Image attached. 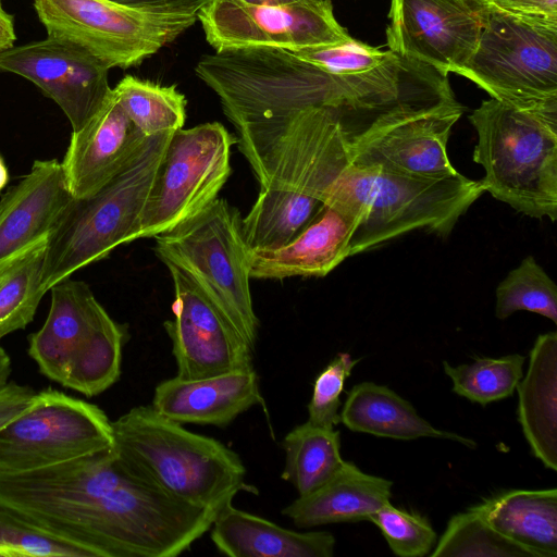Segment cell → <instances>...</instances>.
Segmentation results:
<instances>
[{"label":"cell","mask_w":557,"mask_h":557,"mask_svg":"<svg viewBox=\"0 0 557 557\" xmlns=\"http://www.w3.org/2000/svg\"><path fill=\"white\" fill-rule=\"evenodd\" d=\"M485 191L531 218H557V113L520 110L496 99L469 115Z\"/></svg>","instance_id":"8992f818"},{"label":"cell","mask_w":557,"mask_h":557,"mask_svg":"<svg viewBox=\"0 0 557 557\" xmlns=\"http://www.w3.org/2000/svg\"><path fill=\"white\" fill-rule=\"evenodd\" d=\"M386 45L443 74L458 73L478 47L483 0H391Z\"/></svg>","instance_id":"9a60e30c"},{"label":"cell","mask_w":557,"mask_h":557,"mask_svg":"<svg viewBox=\"0 0 557 557\" xmlns=\"http://www.w3.org/2000/svg\"><path fill=\"white\" fill-rule=\"evenodd\" d=\"M525 357L510 354L475 358L471 363L451 366L443 361L453 392L481 406L510 397L523 375Z\"/></svg>","instance_id":"4dcf8cb0"},{"label":"cell","mask_w":557,"mask_h":557,"mask_svg":"<svg viewBox=\"0 0 557 557\" xmlns=\"http://www.w3.org/2000/svg\"><path fill=\"white\" fill-rule=\"evenodd\" d=\"M350 158L338 114L310 107L294 115L263 165L260 191L243 218L251 249L286 244L311 219Z\"/></svg>","instance_id":"3957f363"},{"label":"cell","mask_w":557,"mask_h":557,"mask_svg":"<svg viewBox=\"0 0 557 557\" xmlns=\"http://www.w3.org/2000/svg\"><path fill=\"white\" fill-rule=\"evenodd\" d=\"M0 5H2V0H0Z\"/></svg>","instance_id":"f6af8a7d"},{"label":"cell","mask_w":557,"mask_h":557,"mask_svg":"<svg viewBox=\"0 0 557 557\" xmlns=\"http://www.w3.org/2000/svg\"><path fill=\"white\" fill-rule=\"evenodd\" d=\"M0 557H90L0 506Z\"/></svg>","instance_id":"e575fe53"},{"label":"cell","mask_w":557,"mask_h":557,"mask_svg":"<svg viewBox=\"0 0 557 557\" xmlns=\"http://www.w3.org/2000/svg\"><path fill=\"white\" fill-rule=\"evenodd\" d=\"M248 2L252 3H261V4H285V3H293L298 1H306V0H246ZM323 1V0H319Z\"/></svg>","instance_id":"ee69618b"},{"label":"cell","mask_w":557,"mask_h":557,"mask_svg":"<svg viewBox=\"0 0 557 557\" xmlns=\"http://www.w3.org/2000/svg\"><path fill=\"white\" fill-rule=\"evenodd\" d=\"M517 16L557 24V0H488Z\"/></svg>","instance_id":"74e56055"},{"label":"cell","mask_w":557,"mask_h":557,"mask_svg":"<svg viewBox=\"0 0 557 557\" xmlns=\"http://www.w3.org/2000/svg\"><path fill=\"white\" fill-rule=\"evenodd\" d=\"M339 417L341 423L350 431L377 437L405 441L432 437L455 441L470 448L476 446L469 437L435 428L408 400L374 382L354 385L347 393Z\"/></svg>","instance_id":"484cf974"},{"label":"cell","mask_w":557,"mask_h":557,"mask_svg":"<svg viewBox=\"0 0 557 557\" xmlns=\"http://www.w3.org/2000/svg\"><path fill=\"white\" fill-rule=\"evenodd\" d=\"M36 392L27 385L9 382L0 388V428L22 412Z\"/></svg>","instance_id":"f35d334b"},{"label":"cell","mask_w":557,"mask_h":557,"mask_svg":"<svg viewBox=\"0 0 557 557\" xmlns=\"http://www.w3.org/2000/svg\"><path fill=\"white\" fill-rule=\"evenodd\" d=\"M195 72L218 96L259 184L268 153L298 112L331 108L349 125L373 114L383 96L371 73L332 74L277 47L215 51L203 55Z\"/></svg>","instance_id":"7a4b0ae2"},{"label":"cell","mask_w":557,"mask_h":557,"mask_svg":"<svg viewBox=\"0 0 557 557\" xmlns=\"http://www.w3.org/2000/svg\"><path fill=\"white\" fill-rule=\"evenodd\" d=\"M393 482L363 472L351 461L313 491L299 495L282 513L301 529L368 520L389 502Z\"/></svg>","instance_id":"cb8c5ba5"},{"label":"cell","mask_w":557,"mask_h":557,"mask_svg":"<svg viewBox=\"0 0 557 557\" xmlns=\"http://www.w3.org/2000/svg\"><path fill=\"white\" fill-rule=\"evenodd\" d=\"M431 557H534L497 532L475 506L453 516Z\"/></svg>","instance_id":"1f68e13d"},{"label":"cell","mask_w":557,"mask_h":557,"mask_svg":"<svg viewBox=\"0 0 557 557\" xmlns=\"http://www.w3.org/2000/svg\"><path fill=\"white\" fill-rule=\"evenodd\" d=\"M0 506L90 557H148L173 517L171 499L128 470L113 449L0 472Z\"/></svg>","instance_id":"6da1fadb"},{"label":"cell","mask_w":557,"mask_h":557,"mask_svg":"<svg viewBox=\"0 0 557 557\" xmlns=\"http://www.w3.org/2000/svg\"><path fill=\"white\" fill-rule=\"evenodd\" d=\"M517 417L533 456L557 471V333L536 337L519 381Z\"/></svg>","instance_id":"d4e9b609"},{"label":"cell","mask_w":557,"mask_h":557,"mask_svg":"<svg viewBox=\"0 0 557 557\" xmlns=\"http://www.w3.org/2000/svg\"><path fill=\"white\" fill-rule=\"evenodd\" d=\"M359 361L348 352H338L317 375L308 404L307 421L329 429H335L341 423V395L346 380Z\"/></svg>","instance_id":"8d00e7d4"},{"label":"cell","mask_w":557,"mask_h":557,"mask_svg":"<svg viewBox=\"0 0 557 557\" xmlns=\"http://www.w3.org/2000/svg\"><path fill=\"white\" fill-rule=\"evenodd\" d=\"M502 535L534 557H557V490L504 491L475 505Z\"/></svg>","instance_id":"4316f807"},{"label":"cell","mask_w":557,"mask_h":557,"mask_svg":"<svg viewBox=\"0 0 557 557\" xmlns=\"http://www.w3.org/2000/svg\"><path fill=\"white\" fill-rule=\"evenodd\" d=\"M42 326L28 336V355L41 374L87 397L121 375L127 325L114 321L81 281L54 284Z\"/></svg>","instance_id":"ba28073f"},{"label":"cell","mask_w":557,"mask_h":557,"mask_svg":"<svg viewBox=\"0 0 557 557\" xmlns=\"http://www.w3.org/2000/svg\"><path fill=\"white\" fill-rule=\"evenodd\" d=\"M483 2L478 47L458 75L510 107L557 113V24Z\"/></svg>","instance_id":"30bf717a"},{"label":"cell","mask_w":557,"mask_h":557,"mask_svg":"<svg viewBox=\"0 0 557 557\" xmlns=\"http://www.w3.org/2000/svg\"><path fill=\"white\" fill-rule=\"evenodd\" d=\"M174 132L147 137L129 162L92 196L73 198L46 242L42 286L57 283L135 240L139 216Z\"/></svg>","instance_id":"52a82bcc"},{"label":"cell","mask_w":557,"mask_h":557,"mask_svg":"<svg viewBox=\"0 0 557 557\" xmlns=\"http://www.w3.org/2000/svg\"><path fill=\"white\" fill-rule=\"evenodd\" d=\"M11 374V359L9 355L0 347V388L9 383Z\"/></svg>","instance_id":"b9f144b4"},{"label":"cell","mask_w":557,"mask_h":557,"mask_svg":"<svg viewBox=\"0 0 557 557\" xmlns=\"http://www.w3.org/2000/svg\"><path fill=\"white\" fill-rule=\"evenodd\" d=\"M212 543L231 557H332L335 537L327 531L299 532L225 505L210 528Z\"/></svg>","instance_id":"603a6c76"},{"label":"cell","mask_w":557,"mask_h":557,"mask_svg":"<svg viewBox=\"0 0 557 557\" xmlns=\"http://www.w3.org/2000/svg\"><path fill=\"white\" fill-rule=\"evenodd\" d=\"M15 40L16 35L13 16L0 5V53L12 48Z\"/></svg>","instance_id":"60d3db41"},{"label":"cell","mask_w":557,"mask_h":557,"mask_svg":"<svg viewBox=\"0 0 557 557\" xmlns=\"http://www.w3.org/2000/svg\"><path fill=\"white\" fill-rule=\"evenodd\" d=\"M354 221L321 205L311 219L286 244L273 249H252L250 277H322L350 256Z\"/></svg>","instance_id":"7402d4cb"},{"label":"cell","mask_w":557,"mask_h":557,"mask_svg":"<svg viewBox=\"0 0 557 557\" xmlns=\"http://www.w3.org/2000/svg\"><path fill=\"white\" fill-rule=\"evenodd\" d=\"M285 466L282 479L305 495L329 480L345 461L341 455L339 431L306 421L282 441Z\"/></svg>","instance_id":"83f0119b"},{"label":"cell","mask_w":557,"mask_h":557,"mask_svg":"<svg viewBox=\"0 0 557 557\" xmlns=\"http://www.w3.org/2000/svg\"><path fill=\"white\" fill-rule=\"evenodd\" d=\"M154 239L158 258L186 270L253 351L259 320L249 285L252 249L237 208L218 197Z\"/></svg>","instance_id":"9c48e42d"},{"label":"cell","mask_w":557,"mask_h":557,"mask_svg":"<svg viewBox=\"0 0 557 557\" xmlns=\"http://www.w3.org/2000/svg\"><path fill=\"white\" fill-rule=\"evenodd\" d=\"M113 91L128 119L145 137L183 128L187 101L175 86L126 75Z\"/></svg>","instance_id":"f546056e"},{"label":"cell","mask_w":557,"mask_h":557,"mask_svg":"<svg viewBox=\"0 0 557 557\" xmlns=\"http://www.w3.org/2000/svg\"><path fill=\"white\" fill-rule=\"evenodd\" d=\"M529 311L557 324V286L534 257H525L496 288L495 315L507 319Z\"/></svg>","instance_id":"d6a6232c"},{"label":"cell","mask_w":557,"mask_h":557,"mask_svg":"<svg viewBox=\"0 0 557 557\" xmlns=\"http://www.w3.org/2000/svg\"><path fill=\"white\" fill-rule=\"evenodd\" d=\"M289 51L299 59L337 75L369 72L384 64L394 54L391 50H381L352 37L343 42Z\"/></svg>","instance_id":"d590c367"},{"label":"cell","mask_w":557,"mask_h":557,"mask_svg":"<svg viewBox=\"0 0 557 557\" xmlns=\"http://www.w3.org/2000/svg\"><path fill=\"white\" fill-rule=\"evenodd\" d=\"M368 521L379 528L391 550L400 557L430 555L437 540L425 517L397 508L389 502L372 513Z\"/></svg>","instance_id":"836d02e7"},{"label":"cell","mask_w":557,"mask_h":557,"mask_svg":"<svg viewBox=\"0 0 557 557\" xmlns=\"http://www.w3.org/2000/svg\"><path fill=\"white\" fill-rule=\"evenodd\" d=\"M484 191L481 181L460 173L441 180L418 178L349 158L322 205L354 221V256L419 228L446 237Z\"/></svg>","instance_id":"5b68a950"},{"label":"cell","mask_w":557,"mask_h":557,"mask_svg":"<svg viewBox=\"0 0 557 557\" xmlns=\"http://www.w3.org/2000/svg\"><path fill=\"white\" fill-rule=\"evenodd\" d=\"M109 70L82 47L49 36L0 53V71L36 85L63 111L72 132L81 129L110 96Z\"/></svg>","instance_id":"e0dca14e"},{"label":"cell","mask_w":557,"mask_h":557,"mask_svg":"<svg viewBox=\"0 0 557 557\" xmlns=\"http://www.w3.org/2000/svg\"><path fill=\"white\" fill-rule=\"evenodd\" d=\"M113 451L132 472L169 496L216 515L246 483L240 457L222 442L183 428L151 406L112 421Z\"/></svg>","instance_id":"277c9868"},{"label":"cell","mask_w":557,"mask_h":557,"mask_svg":"<svg viewBox=\"0 0 557 557\" xmlns=\"http://www.w3.org/2000/svg\"><path fill=\"white\" fill-rule=\"evenodd\" d=\"M72 199L61 162L35 160L0 198V264L46 239Z\"/></svg>","instance_id":"ffe728a7"},{"label":"cell","mask_w":557,"mask_h":557,"mask_svg":"<svg viewBox=\"0 0 557 557\" xmlns=\"http://www.w3.org/2000/svg\"><path fill=\"white\" fill-rule=\"evenodd\" d=\"M112 421L97 405L48 387L0 428V472L37 470L113 449Z\"/></svg>","instance_id":"4fadbf2b"},{"label":"cell","mask_w":557,"mask_h":557,"mask_svg":"<svg viewBox=\"0 0 557 557\" xmlns=\"http://www.w3.org/2000/svg\"><path fill=\"white\" fill-rule=\"evenodd\" d=\"M174 286V319L163 324L181 379L251 368L252 350L184 269L163 262Z\"/></svg>","instance_id":"2e32d148"},{"label":"cell","mask_w":557,"mask_h":557,"mask_svg":"<svg viewBox=\"0 0 557 557\" xmlns=\"http://www.w3.org/2000/svg\"><path fill=\"white\" fill-rule=\"evenodd\" d=\"M465 109L418 116L349 149L359 164L418 178L441 180L458 174L447 156L453 126Z\"/></svg>","instance_id":"d6986e66"},{"label":"cell","mask_w":557,"mask_h":557,"mask_svg":"<svg viewBox=\"0 0 557 557\" xmlns=\"http://www.w3.org/2000/svg\"><path fill=\"white\" fill-rule=\"evenodd\" d=\"M256 405H264L253 367L202 379L160 382L151 407L177 423L224 428Z\"/></svg>","instance_id":"44dd1931"},{"label":"cell","mask_w":557,"mask_h":557,"mask_svg":"<svg viewBox=\"0 0 557 557\" xmlns=\"http://www.w3.org/2000/svg\"><path fill=\"white\" fill-rule=\"evenodd\" d=\"M198 20L215 51L246 47L296 50L351 38L336 21L332 0L285 4L211 0L198 12Z\"/></svg>","instance_id":"5bb4252c"},{"label":"cell","mask_w":557,"mask_h":557,"mask_svg":"<svg viewBox=\"0 0 557 557\" xmlns=\"http://www.w3.org/2000/svg\"><path fill=\"white\" fill-rule=\"evenodd\" d=\"M236 137L219 122L175 131L139 216L135 240L166 233L218 198Z\"/></svg>","instance_id":"7c38bea8"},{"label":"cell","mask_w":557,"mask_h":557,"mask_svg":"<svg viewBox=\"0 0 557 557\" xmlns=\"http://www.w3.org/2000/svg\"><path fill=\"white\" fill-rule=\"evenodd\" d=\"M131 8L158 13L197 14L211 0H111Z\"/></svg>","instance_id":"ab89813d"},{"label":"cell","mask_w":557,"mask_h":557,"mask_svg":"<svg viewBox=\"0 0 557 557\" xmlns=\"http://www.w3.org/2000/svg\"><path fill=\"white\" fill-rule=\"evenodd\" d=\"M147 137L111 90L101 109L72 136L61 161L73 198L97 193L129 162Z\"/></svg>","instance_id":"ac0fdd59"},{"label":"cell","mask_w":557,"mask_h":557,"mask_svg":"<svg viewBox=\"0 0 557 557\" xmlns=\"http://www.w3.org/2000/svg\"><path fill=\"white\" fill-rule=\"evenodd\" d=\"M9 183V170L3 158L0 154V193Z\"/></svg>","instance_id":"7bdbcfd3"},{"label":"cell","mask_w":557,"mask_h":557,"mask_svg":"<svg viewBox=\"0 0 557 557\" xmlns=\"http://www.w3.org/2000/svg\"><path fill=\"white\" fill-rule=\"evenodd\" d=\"M46 242L47 238L0 264V341L33 321L47 293L42 286Z\"/></svg>","instance_id":"f1b7e54d"},{"label":"cell","mask_w":557,"mask_h":557,"mask_svg":"<svg viewBox=\"0 0 557 557\" xmlns=\"http://www.w3.org/2000/svg\"><path fill=\"white\" fill-rule=\"evenodd\" d=\"M47 36L69 40L107 67L127 69L174 41L197 14L158 13L111 0H34Z\"/></svg>","instance_id":"8fae6325"}]
</instances>
